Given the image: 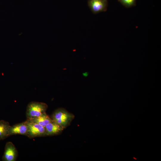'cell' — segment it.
<instances>
[{
	"mask_svg": "<svg viewBox=\"0 0 161 161\" xmlns=\"http://www.w3.org/2000/svg\"><path fill=\"white\" fill-rule=\"evenodd\" d=\"M28 127L25 121L10 126L9 129L10 135L20 134L27 136Z\"/></svg>",
	"mask_w": 161,
	"mask_h": 161,
	"instance_id": "cell-6",
	"label": "cell"
},
{
	"mask_svg": "<svg viewBox=\"0 0 161 161\" xmlns=\"http://www.w3.org/2000/svg\"><path fill=\"white\" fill-rule=\"evenodd\" d=\"M73 114L65 110L58 109L55 110L52 116V119L55 122L65 128L73 119Z\"/></svg>",
	"mask_w": 161,
	"mask_h": 161,
	"instance_id": "cell-2",
	"label": "cell"
},
{
	"mask_svg": "<svg viewBox=\"0 0 161 161\" xmlns=\"http://www.w3.org/2000/svg\"><path fill=\"white\" fill-rule=\"evenodd\" d=\"M88 5L94 14L105 11L107 10L106 0H88Z\"/></svg>",
	"mask_w": 161,
	"mask_h": 161,
	"instance_id": "cell-5",
	"label": "cell"
},
{
	"mask_svg": "<svg viewBox=\"0 0 161 161\" xmlns=\"http://www.w3.org/2000/svg\"><path fill=\"white\" fill-rule=\"evenodd\" d=\"M18 155L17 150L14 145L11 142H7L2 157L3 161H15Z\"/></svg>",
	"mask_w": 161,
	"mask_h": 161,
	"instance_id": "cell-4",
	"label": "cell"
},
{
	"mask_svg": "<svg viewBox=\"0 0 161 161\" xmlns=\"http://www.w3.org/2000/svg\"><path fill=\"white\" fill-rule=\"evenodd\" d=\"M120 1L126 7H129L134 5L135 0H120Z\"/></svg>",
	"mask_w": 161,
	"mask_h": 161,
	"instance_id": "cell-10",
	"label": "cell"
},
{
	"mask_svg": "<svg viewBox=\"0 0 161 161\" xmlns=\"http://www.w3.org/2000/svg\"><path fill=\"white\" fill-rule=\"evenodd\" d=\"M26 121L28 127L27 136L33 138L46 136L45 127L29 120Z\"/></svg>",
	"mask_w": 161,
	"mask_h": 161,
	"instance_id": "cell-3",
	"label": "cell"
},
{
	"mask_svg": "<svg viewBox=\"0 0 161 161\" xmlns=\"http://www.w3.org/2000/svg\"><path fill=\"white\" fill-rule=\"evenodd\" d=\"M9 123L4 120H0V140H3L10 136Z\"/></svg>",
	"mask_w": 161,
	"mask_h": 161,
	"instance_id": "cell-8",
	"label": "cell"
},
{
	"mask_svg": "<svg viewBox=\"0 0 161 161\" xmlns=\"http://www.w3.org/2000/svg\"><path fill=\"white\" fill-rule=\"evenodd\" d=\"M48 106L45 103L35 101L30 103L27 105L26 116L27 120L37 117L46 113Z\"/></svg>",
	"mask_w": 161,
	"mask_h": 161,
	"instance_id": "cell-1",
	"label": "cell"
},
{
	"mask_svg": "<svg viewBox=\"0 0 161 161\" xmlns=\"http://www.w3.org/2000/svg\"><path fill=\"white\" fill-rule=\"evenodd\" d=\"M29 120L37 123L44 127L52 121L51 118H50L46 113L37 117Z\"/></svg>",
	"mask_w": 161,
	"mask_h": 161,
	"instance_id": "cell-9",
	"label": "cell"
},
{
	"mask_svg": "<svg viewBox=\"0 0 161 161\" xmlns=\"http://www.w3.org/2000/svg\"><path fill=\"white\" fill-rule=\"evenodd\" d=\"M46 136L57 134L61 132L64 128L52 120L45 127Z\"/></svg>",
	"mask_w": 161,
	"mask_h": 161,
	"instance_id": "cell-7",
	"label": "cell"
}]
</instances>
